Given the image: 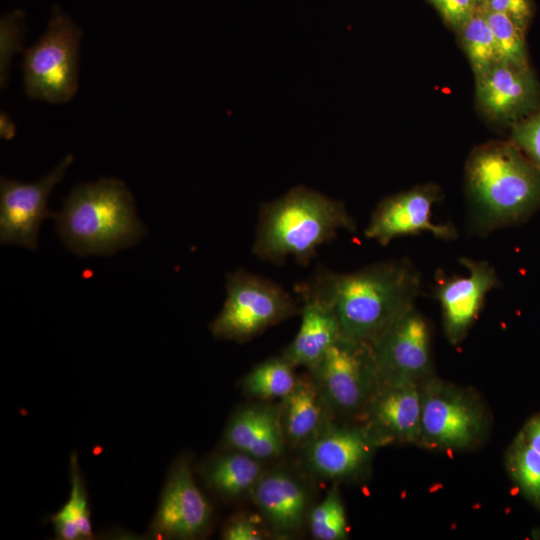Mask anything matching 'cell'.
I'll list each match as a JSON object with an SVG mask.
<instances>
[{
  "instance_id": "obj_1",
  "label": "cell",
  "mask_w": 540,
  "mask_h": 540,
  "mask_svg": "<svg viewBox=\"0 0 540 540\" xmlns=\"http://www.w3.org/2000/svg\"><path fill=\"white\" fill-rule=\"evenodd\" d=\"M311 281L331 304L341 338L370 345L415 306L420 291V274L406 259L349 273L322 270Z\"/></svg>"
},
{
  "instance_id": "obj_2",
  "label": "cell",
  "mask_w": 540,
  "mask_h": 540,
  "mask_svg": "<svg viewBox=\"0 0 540 540\" xmlns=\"http://www.w3.org/2000/svg\"><path fill=\"white\" fill-rule=\"evenodd\" d=\"M465 180L470 224L477 234L520 224L540 210V171L512 141L474 149Z\"/></svg>"
},
{
  "instance_id": "obj_3",
  "label": "cell",
  "mask_w": 540,
  "mask_h": 540,
  "mask_svg": "<svg viewBox=\"0 0 540 540\" xmlns=\"http://www.w3.org/2000/svg\"><path fill=\"white\" fill-rule=\"evenodd\" d=\"M355 230V221L341 200L303 185L260 206L252 252L275 265L292 257L308 265L318 248L339 230Z\"/></svg>"
},
{
  "instance_id": "obj_4",
  "label": "cell",
  "mask_w": 540,
  "mask_h": 540,
  "mask_svg": "<svg viewBox=\"0 0 540 540\" xmlns=\"http://www.w3.org/2000/svg\"><path fill=\"white\" fill-rule=\"evenodd\" d=\"M54 219L64 245L79 256L112 255L147 232L130 190L116 178L77 185Z\"/></svg>"
},
{
  "instance_id": "obj_5",
  "label": "cell",
  "mask_w": 540,
  "mask_h": 540,
  "mask_svg": "<svg viewBox=\"0 0 540 540\" xmlns=\"http://www.w3.org/2000/svg\"><path fill=\"white\" fill-rule=\"evenodd\" d=\"M298 313V301L281 285L238 269L227 274L226 298L209 328L216 338L244 342Z\"/></svg>"
},
{
  "instance_id": "obj_6",
  "label": "cell",
  "mask_w": 540,
  "mask_h": 540,
  "mask_svg": "<svg viewBox=\"0 0 540 540\" xmlns=\"http://www.w3.org/2000/svg\"><path fill=\"white\" fill-rule=\"evenodd\" d=\"M82 32L55 8L44 34L25 50L22 71L28 97L51 104L66 103L78 90Z\"/></svg>"
},
{
  "instance_id": "obj_7",
  "label": "cell",
  "mask_w": 540,
  "mask_h": 540,
  "mask_svg": "<svg viewBox=\"0 0 540 540\" xmlns=\"http://www.w3.org/2000/svg\"><path fill=\"white\" fill-rule=\"evenodd\" d=\"M332 412L363 414L380 382L372 346L340 338L310 370Z\"/></svg>"
},
{
  "instance_id": "obj_8",
  "label": "cell",
  "mask_w": 540,
  "mask_h": 540,
  "mask_svg": "<svg viewBox=\"0 0 540 540\" xmlns=\"http://www.w3.org/2000/svg\"><path fill=\"white\" fill-rule=\"evenodd\" d=\"M426 382L421 388L420 442L446 450L471 447L485 426L479 404L452 385L435 379Z\"/></svg>"
},
{
  "instance_id": "obj_9",
  "label": "cell",
  "mask_w": 540,
  "mask_h": 540,
  "mask_svg": "<svg viewBox=\"0 0 540 540\" xmlns=\"http://www.w3.org/2000/svg\"><path fill=\"white\" fill-rule=\"evenodd\" d=\"M73 162L71 154L45 177L33 183L19 182L6 177L0 180V243L36 250L42 222L54 218L48 208V198L61 182Z\"/></svg>"
},
{
  "instance_id": "obj_10",
  "label": "cell",
  "mask_w": 540,
  "mask_h": 540,
  "mask_svg": "<svg viewBox=\"0 0 540 540\" xmlns=\"http://www.w3.org/2000/svg\"><path fill=\"white\" fill-rule=\"evenodd\" d=\"M439 199L440 189L433 183L388 196L373 210L364 235L383 246L396 237L424 232L437 239L454 240L457 230L453 225L432 220V208Z\"/></svg>"
},
{
  "instance_id": "obj_11",
  "label": "cell",
  "mask_w": 540,
  "mask_h": 540,
  "mask_svg": "<svg viewBox=\"0 0 540 540\" xmlns=\"http://www.w3.org/2000/svg\"><path fill=\"white\" fill-rule=\"evenodd\" d=\"M380 380L419 382L431 371V331L415 306L400 316L372 345Z\"/></svg>"
},
{
  "instance_id": "obj_12",
  "label": "cell",
  "mask_w": 540,
  "mask_h": 540,
  "mask_svg": "<svg viewBox=\"0 0 540 540\" xmlns=\"http://www.w3.org/2000/svg\"><path fill=\"white\" fill-rule=\"evenodd\" d=\"M467 275L437 271L434 296L438 300L447 339L459 343L478 318L487 294L499 284L495 268L486 261L463 257Z\"/></svg>"
},
{
  "instance_id": "obj_13",
  "label": "cell",
  "mask_w": 540,
  "mask_h": 540,
  "mask_svg": "<svg viewBox=\"0 0 540 540\" xmlns=\"http://www.w3.org/2000/svg\"><path fill=\"white\" fill-rule=\"evenodd\" d=\"M211 512L194 482L190 461L179 458L169 471L150 531L158 538H198L208 530Z\"/></svg>"
},
{
  "instance_id": "obj_14",
  "label": "cell",
  "mask_w": 540,
  "mask_h": 540,
  "mask_svg": "<svg viewBox=\"0 0 540 540\" xmlns=\"http://www.w3.org/2000/svg\"><path fill=\"white\" fill-rule=\"evenodd\" d=\"M379 443L417 442L421 437V388L417 381L380 380L362 414Z\"/></svg>"
},
{
  "instance_id": "obj_15",
  "label": "cell",
  "mask_w": 540,
  "mask_h": 540,
  "mask_svg": "<svg viewBox=\"0 0 540 540\" xmlns=\"http://www.w3.org/2000/svg\"><path fill=\"white\" fill-rule=\"evenodd\" d=\"M377 446L364 426H330L306 446V463L322 478L353 479L365 470Z\"/></svg>"
},
{
  "instance_id": "obj_16",
  "label": "cell",
  "mask_w": 540,
  "mask_h": 540,
  "mask_svg": "<svg viewBox=\"0 0 540 540\" xmlns=\"http://www.w3.org/2000/svg\"><path fill=\"white\" fill-rule=\"evenodd\" d=\"M540 85L530 68L498 63L476 78V99L489 118L513 122L534 111Z\"/></svg>"
},
{
  "instance_id": "obj_17",
  "label": "cell",
  "mask_w": 540,
  "mask_h": 540,
  "mask_svg": "<svg viewBox=\"0 0 540 540\" xmlns=\"http://www.w3.org/2000/svg\"><path fill=\"white\" fill-rule=\"evenodd\" d=\"M301 297L299 330L283 353L294 367L313 369L328 349L341 338L336 314L312 281L298 287Z\"/></svg>"
},
{
  "instance_id": "obj_18",
  "label": "cell",
  "mask_w": 540,
  "mask_h": 540,
  "mask_svg": "<svg viewBox=\"0 0 540 540\" xmlns=\"http://www.w3.org/2000/svg\"><path fill=\"white\" fill-rule=\"evenodd\" d=\"M251 493L255 505L276 535L290 536L301 528L307 493L292 475L282 471L261 475Z\"/></svg>"
},
{
  "instance_id": "obj_19",
  "label": "cell",
  "mask_w": 540,
  "mask_h": 540,
  "mask_svg": "<svg viewBox=\"0 0 540 540\" xmlns=\"http://www.w3.org/2000/svg\"><path fill=\"white\" fill-rule=\"evenodd\" d=\"M234 450L258 460L279 456L284 448L280 410L270 406H252L237 411L224 434Z\"/></svg>"
},
{
  "instance_id": "obj_20",
  "label": "cell",
  "mask_w": 540,
  "mask_h": 540,
  "mask_svg": "<svg viewBox=\"0 0 540 540\" xmlns=\"http://www.w3.org/2000/svg\"><path fill=\"white\" fill-rule=\"evenodd\" d=\"M279 410L285 440L294 445L307 446L331 426L332 410L312 376L297 379Z\"/></svg>"
},
{
  "instance_id": "obj_21",
  "label": "cell",
  "mask_w": 540,
  "mask_h": 540,
  "mask_svg": "<svg viewBox=\"0 0 540 540\" xmlns=\"http://www.w3.org/2000/svg\"><path fill=\"white\" fill-rule=\"evenodd\" d=\"M259 460L238 450L219 455L203 469L204 480L217 494L232 498L251 491L261 477Z\"/></svg>"
},
{
  "instance_id": "obj_22",
  "label": "cell",
  "mask_w": 540,
  "mask_h": 540,
  "mask_svg": "<svg viewBox=\"0 0 540 540\" xmlns=\"http://www.w3.org/2000/svg\"><path fill=\"white\" fill-rule=\"evenodd\" d=\"M70 479V497L64 506L51 517L55 534L62 540L91 539L93 532L87 493L75 454L71 456Z\"/></svg>"
},
{
  "instance_id": "obj_23",
  "label": "cell",
  "mask_w": 540,
  "mask_h": 540,
  "mask_svg": "<svg viewBox=\"0 0 540 540\" xmlns=\"http://www.w3.org/2000/svg\"><path fill=\"white\" fill-rule=\"evenodd\" d=\"M293 368L283 356L266 360L244 377V391L261 399H283L293 390L298 379Z\"/></svg>"
},
{
  "instance_id": "obj_24",
  "label": "cell",
  "mask_w": 540,
  "mask_h": 540,
  "mask_svg": "<svg viewBox=\"0 0 540 540\" xmlns=\"http://www.w3.org/2000/svg\"><path fill=\"white\" fill-rule=\"evenodd\" d=\"M457 33L475 79L500 63L492 30L479 7Z\"/></svg>"
},
{
  "instance_id": "obj_25",
  "label": "cell",
  "mask_w": 540,
  "mask_h": 540,
  "mask_svg": "<svg viewBox=\"0 0 540 540\" xmlns=\"http://www.w3.org/2000/svg\"><path fill=\"white\" fill-rule=\"evenodd\" d=\"M492 30L500 63L530 68L523 31L507 15L481 8Z\"/></svg>"
},
{
  "instance_id": "obj_26",
  "label": "cell",
  "mask_w": 540,
  "mask_h": 540,
  "mask_svg": "<svg viewBox=\"0 0 540 540\" xmlns=\"http://www.w3.org/2000/svg\"><path fill=\"white\" fill-rule=\"evenodd\" d=\"M508 467L522 493L540 509V453L525 441L521 433L511 446Z\"/></svg>"
},
{
  "instance_id": "obj_27",
  "label": "cell",
  "mask_w": 540,
  "mask_h": 540,
  "mask_svg": "<svg viewBox=\"0 0 540 540\" xmlns=\"http://www.w3.org/2000/svg\"><path fill=\"white\" fill-rule=\"evenodd\" d=\"M309 524L315 539L342 540L346 537V515L337 487H333L312 509Z\"/></svg>"
},
{
  "instance_id": "obj_28",
  "label": "cell",
  "mask_w": 540,
  "mask_h": 540,
  "mask_svg": "<svg viewBox=\"0 0 540 540\" xmlns=\"http://www.w3.org/2000/svg\"><path fill=\"white\" fill-rule=\"evenodd\" d=\"M512 142L540 171V109L512 126Z\"/></svg>"
},
{
  "instance_id": "obj_29",
  "label": "cell",
  "mask_w": 540,
  "mask_h": 540,
  "mask_svg": "<svg viewBox=\"0 0 540 540\" xmlns=\"http://www.w3.org/2000/svg\"><path fill=\"white\" fill-rule=\"evenodd\" d=\"M1 84L6 85L11 57L22 42L20 12H13L1 19Z\"/></svg>"
},
{
  "instance_id": "obj_30",
  "label": "cell",
  "mask_w": 540,
  "mask_h": 540,
  "mask_svg": "<svg viewBox=\"0 0 540 540\" xmlns=\"http://www.w3.org/2000/svg\"><path fill=\"white\" fill-rule=\"evenodd\" d=\"M444 22L458 32L476 13L477 0H429Z\"/></svg>"
},
{
  "instance_id": "obj_31",
  "label": "cell",
  "mask_w": 540,
  "mask_h": 540,
  "mask_svg": "<svg viewBox=\"0 0 540 540\" xmlns=\"http://www.w3.org/2000/svg\"><path fill=\"white\" fill-rule=\"evenodd\" d=\"M478 7L507 15L525 32L533 17L531 0H486Z\"/></svg>"
},
{
  "instance_id": "obj_32",
  "label": "cell",
  "mask_w": 540,
  "mask_h": 540,
  "mask_svg": "<svg viewBox=\"0 0 540 540\" xmlns=\"http://www.w3.org/2000/svg\"><path fill=\"white\" fill-rule=\"evenodd\" d=\"M222 538L226 540H260L263 539V534L250 518L238 516L226 525Z\"/></svg>"
},
{
  "instance_id": "obj_33",
  "label": "cell",
  "mask_w": 540,
  "mask_h": 540,
  "mask_svg": "<svg viewBox=\"0 0 540 540\" xmlns=\"http://www.w3.org/2000/svg\"><path fill=\"white\" fill-rule=\"evenodd\" d=\"M521 435L533 449L540 453V414L529 419Z\"/></svg>"
},
{
  "instance_id": "obj_34",
  "label": "cell",
  "mask_w": 540,
  "mask_h": 540,
  "mask_svg": "<svg viewBox=\"0 0 540 540\" xmlns=\"http://www.w3.org/2000/svg\"><path fill=\"white\" fill-rule=\"evenodd\" d=\"M16 133V127L6 112L0 114V136L5 140H11Z\"/></svg>"
},
{
  "instance_id": "obj_35",
  "label": "cell",
  "mask_w": 540,
  "mask_h": 540,
  "mask_svg": "<svg viewBox=\"0 0 540 540\" xmlns=\"http://www.w3.org/2000/svg\"><path fill=\"white\" fill-rule=\"evenodd\" d=\"M486 0H477L478 6L482 5Z\"/></svg>"
}]
</instances>
